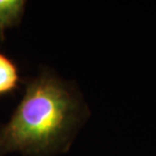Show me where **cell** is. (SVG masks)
<instances>
[{"label": "cell", "mask_w": 156, "mask_h": 156, "mask_svg": "<svg viewBox=\"0 0 156 156\" xmlns=\"http://www.w3.org/2000/svg\"><path fill=\"white\" fill-rule=\"evenodd\" d=\"M89 116L76 84L51 68H43L27 79L20 102L0 126V156L63 154Z\"/></svg>", "instance_id": "obj_1"}, {"label": "cell", "mask_w": 156, "mask_h": 156, "mask_svg": "<svg viewBox=\"0 0 156 156\" xmlns=\"http://www.w3.org/2000/svg\"><path fill=\"white\" fill-rule=\"evenodd\" d=\"M20 82L16 64L8 56L0 53V96L14 92Z\"/></svg>", "instance_id": "obj_3"}, {"label": "cell", "mask_w": 156, "mask_h": 156, "mask_svg": "<svg viewBox=\"0 0 156 156\" xmlns=\"http://www.w3.org/2000/svg\"><path fill=\"white\" fill-rule=\"evenodd\" d=\"M26 0H0V41L5 40L6 30L18 27L26 13Z\"/></svg>", "instance_id": "obj_2"}]
</instances>
